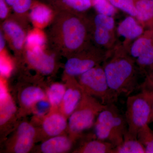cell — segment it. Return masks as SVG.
Masks as SVG:
<instances>
[{"instance_id": "cell-1", "label": "cell", "mask_w": 153, "mask_h": 153, "mask_svg": "<svg viewBox=\"0 0 153 153\" xmlns=\"http://www.w3.org/2000/svg\"><path fill=\"white\" fill-rule=\"evenodd\" d=\"M103 68L111 90L117 99L128 96L138 88V71L135 60L124 49L108 52Z\"/></svg>"}, {"instance_id": "cell-2", "label": "cell", "mask_w": 153, "mask_h": 153, "mask_svg": "<svg viewBox=\"0 0 153 153\" xmlns=\"http://www.w3.org/2000/svg\"><path fill=\"white\" fill-rule=\"evenodd\" d=\"M94 126L95 137L111 143L115 147L123 142L128 131L125 117L114 103L108 104L100 113Z\"/></svg>"}, {"instance_id": "cell-3", "label": "cell", "mask_w": 153, "mask_h": 153, "mask_svg": "<svg viewBox=\"0 0 153 153\" xmlns=\"http://www.w3.org/2000/svg\"><path fill=\"white\" fill-rule=\"evenodd\" d=\"M107 105L84 92L81 101L68 119V129L72 139L94 125L98 114Z\"/></svg>"}, {"instance_id": "cell-4", "label": "cell", "mask_w": 153, "mask_h": 153, "mask_svg": "<svg viewBox=\"0 0 153 153\" xmlns=\"http://www.w3.org/2000/svg\"><path fill=\"white\" fill-rule=\"evenodd\" d=\"M126 107L125 117L127 124L128 131L125 136L137 138L140 131L151 122L150 101L146 94L141 91L128 97Z\"/></svg>"}, {"instance_id": "cell-5", "label": "cell", "mask_w": 153, "mask_h": 153, "mask_svg": "<svg viewBox=\"0 0 153 153\" xmlns=\"http://www.w3.org/2000/svg\"><path fill=\"white\" fill-rule=\"evenodd\" d=\"M78 82L83 91L105 105L117 100L108 83L103 66L97 65L78 76Z\"/></svg>"}, {"instance_id": "cell-6", "label": "cell", "mask_w": 153, "mask_h": 153, "mask_svg": "<svg viewBox=\"0 0 153 153\" xmlns=\"http://www.w3.org/2000/svg\"><path fill=\"white\" fill-rule=\"evenodd\" d=\"M61 28L62 41L66 49L73 52L83 46L87 31L82 20L74 16L67 17L62 23Z\"/></svg>"}, {"instance_id": "cell-7", "label": "cell", "mask_w": 153, "mask_h": 153, "mask_svg": "<svg viewBox=\"0 0 153 153\" xmlns=\"http://www.w3.org/2000/svg\"><path fill=\"white\" fill-rule=\"evenodd\" d=\"M108 57V52H96L71 57L65 64V71L71 77L79 76L100 63H104Z\"/></svg>"}, {"instance_id": "cell-8", "label": "cell", "mask_w": 153, "mask_h": 153, "mask_svg": "<svg viewBox=\"0 0 153 153\" xmlns=\"http://www.w3.org/2000/svg\"><path fill=\"white\" fill-rule=\"evenodd\" d=\"M26 56L30 65L42 74H51L55 68L54 57L44 52L42 48L28 49Z\"/></svg>"}, {"instance_id": "cell-9", "label": "cell", "mask_w": 153, "mask_h": 153, "mask_svg": "<svg viewBox=\"0 0 153 153\" xmlns=\"http://www.w3.org/2000/svg\"><path fill=\"white\" fill-rule=\"evenodd\" d=\"M84 91L79 82L72 78L67 86L63 100L60 104L61 112L69 117L82 99Z\"/></svg>"}, {"instance_id": "cell-10", "label": "cell", "mask_w": 153, "mask_h": 153, "mask_svg": "<svg viewBox=\"0 0 153 153\" xmlns=\"http://www.w3.org/2000/svg\"><path fill=\"white\" fill-rule=\"evenodd\" d=\"M16 138L13 145L14 152L16 153H27L32 149L36 137V130L33 126L23 122L17 129Z\"/></svg>"}, {"instance_id": "cell-11", "label": "cell", "mask_w": 153, "mask_h": 153, "mask_svg": "<svg viewBox=\"0 0 153 153\" xmlns=\"http://www.w3.org/2000/svg\"><path fill=\"white\" fill-rule=\"evenodd\" d=\"M66 116L62 112L53 111L49 114L42 123L43 131L50 137L60 135L68 128Z\"/></svg>"}, {"instance_id": "cell-12", "label": "cell", "mask_w": 153, "mask_h": 153, "mask_svg": "<svg viewBox=\"0 0 153 153\" xmlns=\"http://www.w3.org/2000/svg\"><path fill=\"white\" fill-rule=\"evenodd\" d=\"M144 27L134 17L129 16L120 23L117 28L119 36L127 42L136 40L144 33Z\"/></svg>"}, {"instance_id": "cell-13", "label": "cell", "mask_w": 153, "mask_h": 153, "mask_svg": "<svg viewBox=\"0 0 153 153\" xmlns=\"http://www.w3.org/2000/svg\"><path fill=\"white\" fill-rule=\"evenodd\" d=\"M74 140L65 136L51 137L41 144V150L44 153L66 152L71 149Z\"/></svg>"}, {"instance_id": "cell-14", "label": "cell", "mask_w": 153, "mask_h": 153, "mask_svg": "<svg viewBox=\"0 0 153 153\" xmlns=\"http://www.w3.org/2000/svg\"><path fill=\"white\" fill-rule=\"evenodd\" d=\"M138 22L148 30H153V0H134Z\"/></svg>"}, {"instance_id": "cell-15", "label": "cell", "mask_w": 153, "mask_h": 153, "mask_svg": "<svg viewBox=\"0 0 153 153\" xmlns=\"http://www.w3.org/2000/svg\"><path fill=\"white\" fill-rule=\"evenodd\" d=\"M3 30L10 39L13 47L16 50H21L25 44L26 36L20 25L13 21H7L3 25Z\"/></svg>"}, {"instance_id": "cell-16", "label": "cell", "mask_w": 153, "mask_h": 153, "mask_svg": "<svg viewBox=\"0 0 153 153\" xmlns=\"http://www.w3.org/2000/svg\"><path fill=\"white\" fill-rule=\"evenodd\" d=\"M153 45V30H147L135 40L129 51V55L134 60Z\"/></svg>"}, {"instance_id": "cell-17", "label": "cell", "mask_w": 153, "mask_h": 153, "mask_svg": "<svg viewBox=\"0 0 153 153\" xmlns=\"http://www.w3.org/2000/svg\"><path fill=\"white\" fill-rule=\"evenodd\" d=\"M115 147L112 144L96 137L83 143L75 152L83 153H113Z\"/></svg>"}, {"instance_id": "cell-18", "label": "cell", "mask_w": 153, "mask_h": 153, "mask_svg": "<svg viewBox=\"0 0 153 153\" xmlns=\"http://www.w3.org/2000/svg\"><path fill=\"white\" fill-rule=\"evenodd\" d=\"M47 99V94L40 88L29 86L23 90L20 95V101L23 106L27 108L33 107L36 102Z\"/></svg>"}, {"instance_id": "cell-19", "label": "cell", "mask_w": 153, "mask_h": 153, "mask_svg": "<svg viewBox=\"0 0 153 153\" xmlns=\"http://www.w3.org/2000/svg\"><path fill=\"white\" fill-rule=\"evenodd\" d=\"M146 153L144 147L137 138L125 136L123 142L114 148L113 153Z\"/></svg>"}, {"instance_id": "cell-20", "label": "cell", "mask_w": 153, "mask_h": 153, "mask_svg": "<svg viewBox=\"0 0 153 153\" xmlns=\"http://www.w3.org/2000/svg\"><path fill=\"white\" fill-rule=\"evenodd\" d=\"M52 11L42 5H37L31 9L30 16L34 24L39 27L47 25L52 18Z\"/></svg>"}, {"instance_id": "cell-21", "label": "cell", "mask_w": 153, "mask_h": 153, "mask_svg": "<svg viewBox=\"0 0 153 153\" xmlns=\"http://www.w3.org/2000/svg\"><path fill=\"white\" fill-rule=\"evenodd\" d=\"M94 28V38L96 44L102 47H110L113 43L114 31L99 26Z\"/></svg>"}, {"instance_id": "cell-22", "label": "cell", "mask_w": 153, "mask_h": 153, "mask_svg": "<svg viewBox=\"0 0 153 153\" xmlns=\"http://www.w3.org/2000/svg\"><path fill=\"white\" fill-rule=\"evenodd\" d=\"M66 89V86L61 83H54L50 85L47 90V96L52 107L60 105Z\"/></svg>"}, {"instance_id": "cell-23", "label": "cell", "mask_w": 153, "mask_h": 153, "mask_svg": "<svg viewBox=\"0 0 153 153\" xmlns=\"http://www.w3.org/2000/svg\"><path fill=\"white\" fill-rule=\"evenodd\" d=\"M135 60L140 72L147 75L153 68V45Z\"/></svg>"}, {"instance_id": "cell-24", "label": "cell", "mask_w": 153, "mask_h": 153, "mask_svg": "<svg viewBox=\"0 0 153 153\" xmlns=\"http://www.w3.org/2000/svg\"><path fill=\"white\" fill-rule=\"evenodd\" d=\"M16 108L10 96L1 100V125L8 121L16 112Z\"/></svg>"}, {"instance_id": "cell-25", "label": "cell", "mask_w": 153, "mask_h": 153, "mask_svg": "<svg viewBox=\"0 0 153 153\" xmlns=\"http://www.w3.org/2000/svg\"><path fill=\"white\" fill-rule=\"evenodd\" d=\"M137 138L144 147L146 153H153V132L149 125L140 131Z\"/></svg>"}, {"instance_id": "cell-26", "label": "cell", "mask_w": 153, "mask_h": 153, "mask_svg": "<svg viewBox=\"0 0 153 153\" xmlns=\"http://www.w3.org/2000/svg\"><path fill=\"white\" fill-rule=\"evenodd\" d=\"M115 8L119 9L129 16L136 18L137 11L134 0H108Z\"/></svg>"}, {"instance_id": "cell-27", "label": "cell", "mask_w": 153, "mask_h": 153, "mask_svg": "<svg viewBox=\"0 0 153 153\" xmlns=\"http://www.w3.org/2000/svg\"><path fill=\"white\" fill-rule=\"evenodd\" d=\"M46 40L44 35L38 31H33L26 36L25 44L28 49L42 48L45 45Z\"/></svg>"}, {"instance_id": "cell-28", "label": "cell", "mask_w": 153, "mask_h": 153, "mask_svg": "<svg viewBox=\"0 0 153 153\" xmlns=\"http://www.w3.org/2000/svg\"><path fill=\"white\" fill-rule=\"evenodd\" d=\"M93 5L98 14L113 16L116 13V8L108 0H93Z\"/></svg>"}, {"instance_id": "cell-29", "label": "cell", "mask_w": 153, "mask_h": 153, "mask_svg": "<svg viewBox=\"0 0 153 153\" xmlns=\"http://www.w3.org/2000/svg\"><path fill=\"white\" fill-rule=\"evenodd\" d=\"M17 14H24L27 12L32 6V0H4Z\"/></svg>"}, {"instance_id": "cell-30", "label": "cell", "mask_w": 153, "mask_h": 153, "mask_svg": "<svg viewBox=\"0 0 153 153\" xmlns=\"http://www.w3.org/2000/svg\"><path fill=\"white\" fill-rule=\"evenodd\" d=\"M63 1L68 7L79 12L87 10L93 4L91 0H63Z\"/></svg>"}, {"instance_id": "cell-31", "label": "cell", "mask_w": 153, "mask_h": 153, "mask_svg": "<svg viewBox=\"0 0 153 153\" xmlns=\"http://www.w3.org/2000/svg\"><path fill=\"white\" fill-rule=\"evenodd\" d=\"M94 26H99L114 31L115 22L112 16L98 14L94 19Z\"/></svg>"}, {"instance_id": "cell-32", "label": "cell", "mask_w": 153, "mask_h": 153, "mask_svg": "<svg viewBox=\"0 0 153 153\" xmlns=\"http://www.w3.org/2000/svg\"><path fill=\"white\" fill-rule=\"evenodd\" d=\"M51 106V104L48 99H46L36 102L33 105V107H34V111L36 114L40 116L46 113L50 110Z\"/></svg>"}, {"instance_id": "cell-33", "label": "cell", "mask_w": 153, "mask_h": 153, "mask_svg": "<svg viewBox=\"0 0 153 153\" xmlns=\"http://www.w3.org/2000/svg\"><path fill=\"white\" fill-rule=\"evenodd\" d=\"M1 74L2 77H8L12 71V65L8 59L1 55V64H0Z\"/></svg>"}, {"instance_id": "cell-34", "label": "cell", "mask_w": 153, "mask_h": 153, "mask_svg": "<svg viewBox=\"0 0 153 153\" xmlns=\"http://www.w3.org/2000/svg\"><path fill=\"white\" fill-rule=\"evenodd\" d=\"M138 88L143 92L153 91V68L147 74L144 81L139 85Z\"/></svg>"}, {"instance_id": "cell-35", "label": "cell", "mask_w": 153, "mask_h": 153, "mask_svg": "<svg viewBox=\"0 0 153 153\" xmlns=\"http://www.w3.org/2000/svg\"><path fill=\"white\" fill-rule=\"evenodd\" d=\"M9 10L8 5L4 0H0V18L1 19H5L8 14Z\"/></svg>"}, {"instance_id": "cell-36", "label": "cell", "mask_w": 153, "mask_h": 153, "mask_svg": "<svg viewBox=\"0 0 153 153\" xmlns=\"http://www.w3.org/2000/svg\"><path fill=\"white\" fill-rule=\"evenodd\" d=\"M147 95L151 105V108H152V120L151 122L153 121V91L151 92H144Z\"/></svg>"}, {"instance_id": "cell-37", "label": "cell", "mask_w": 153, "mask_h": 153, "mask_svg": "<svg viewBox=\"0 0 153 153\" xmlns=\"http://www.w3.org/2000/svg\"><path fill=\"white\" fill-rule=\"evenodd\" d=\"M5 39L4 37L3 33L1 32V35H0V50L1 52L2 51L3 49H4L5 47Z\"/></svg>"}]
</instances>
